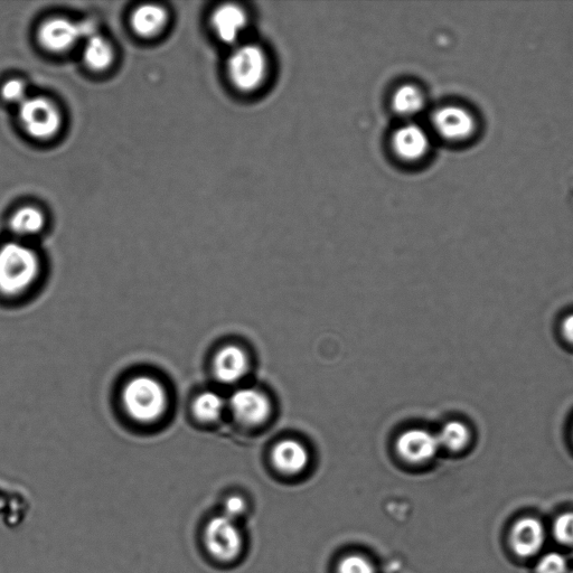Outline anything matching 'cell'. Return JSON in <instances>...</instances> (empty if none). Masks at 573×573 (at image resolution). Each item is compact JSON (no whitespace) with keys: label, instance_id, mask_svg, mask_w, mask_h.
<instances>
[{"label":"cell","instance_id":"obj_25","mask_svg":"<svg viewBox=\"0 0 573 573\" xmlns=\"http://www.w3.org/2000/svg\"><path fill=\"white\" fill-rule=\"evenodd\" d=\"M244 511H246V503L239 496H232L225 503V516L231 520L237 521Z\"/></svg>","mask_w":573,"mask_h":573},{"label":"cell","instance_id":"obj_7","mask_svg":"<svg viewBox=\"0 0 573 573\" xmlns=\"http://www.w3.org/2000/svg\"><path fill=\"white\" fill-rule=\"evenodd\" d=\"M432 124L440 137L448 142H465L476 131L475 117L463 107L447 106L440 108L432 117Z\"/></svg>","mask_w":573,"mask_h":573},{"label":"cell","instance_id":"obj_21","mask_svg":"<svg viewBox=\"0 0 573 573\" xmlns=\"http://www.w3.org/2000/svg\"><path fill=\"white\" fill-rule=\"evenodd\" d=\"M538 573H569L568 562L561 553L550 552L544 554L537 565Z\"/></svg>","mask_w":573,"mask_h":573},{"label":"cell","instance_id":"obj_18","mask_svg":"<svg viewBox=\"0 0 573 573\" xmlns=\"http://www.w3.org/2000/svg\"><path fill=\"white\" fill-rule=\"evenodd\" d=\"M225 401L218 392L205 391L199 394L193 402V413L197 420L214 422L223 415Z\"/></svg>","mask_w":573,"mask_h":573},{"label":"cell","instance_id":"obj_22","mask_svg":"<svg viewBox=\"0 0 573 573\" xmlns=\"http://www.w3.org/2000/svg\"><path fill=\"white\" fill-rule=\"evenodd\" d=\"M338 573H375V569L369 559L360 554H351L341 560Z\"/></svg>","mask_w":573,"mask_h":573},{"label":"cell","instance_id":"obj_20","mask_svg":"<svg viewBox=\"0 0 573 573\" xmlns=\"http://www.w3.org/2000/svg\"><path fill=\"white\" fill-rule=\"evenodd\" d=\"M439 446L445 447L452 452L465 448L471 440V431L463 422H448L437 435Z\"/></svg>","mask_w":573,"mask_h":573},{"label":"cell","instance_id":"obj_9","mask_svg":"<svg viewBox=\"0 0 573 573\" xmlns=\"http://www.w3.org/2000/svg\"><path fill=\"white\" fill-rule=\"evenodd\" d=\"M437 435L425 429H411L399 437L397 449L399 455L411 464L428 462L439 450Z\"/></svg>","mask_w":573,"mask_h":573},{"label":"cell","instance_id":"obj_4","mask_svg":"<svg viewBox=\"0 0 573 573\" xmlns=\"http://www.w3.org/2000/svg\"><path fill=\"white\" fill-rule=\"evenodd\" d=\"M20 120L26 133L35 139H50L61 127L60 111L41 97L27 98L20 105Z\"/></svg>","mask_w":573,"mask_h":573},{"label":"cell","instance_id":"obj_19","mask_svg":"<svg viewBox=\"0 0 573 573\" xmlns=\"http://www.w3.org/2000/svg\"><path fill=\"white\" fill-rule=\"evenodd\" d=\"M45 219L43 213L32 206L18 210L9 222L12 231L21 237H31L42 231Z\"/></svg>","mask_w":573,"mask_h":573},{"label":"cell","instance_id":"obj_5","mask_svg":"<svg viewBox=\"0 0 573 573\" xmlns=\"http://www.w3.org/2000/svg\"><path fill=\"white\" fill-rule=\"evenodd\" d=\"M96 35L95 25L89 22L74 23L67 18H52L46 21L39 32L43 48L52 52H64L72 48L82 37Z\"/></svg>","mask_w":573,"mask_h":573},{"label":"cell","instance_id":"obj_11","mask_svg":"<svg viewBox=\"0 0 573 573\" xmlns=\"http://www.w3.org/2000/svg\"><path fill=\"white\" fill-rule=\"evenodd\" d=\"M429 138L426 131L415 124L400 127L392 137L394 152L408 162L424 158L429 150Z\"/></svg>","mask_w":573,"mask_h":573},{"label":"cell","instance_id":"obj_6","mask_svg":"<svg viewBox=\"0 0 573 573\" xmlns=\"http://www.w3.org/2000/svg\"><path fill=\"white\" fill-rule=\"evenodd\" d=\"M205 540L213 556L222 561L236 559L242 549V537L236 521L225 515L209 523Z\"/></svg>","mask_w":573,"mask_h":573},{"label":"cell","instance_id":"obj_23","mask_svg":"<svg viewBox=\"0 0 573 573\" xmlns=\"http://www.w3.org/2000/svg\"><path fill=\"white\" fill-rule=\"evenodd\" d=\"M554 537L566 546L573 544V512L559 516L553 526Z\"/></svg>","mask_w":573,"mask_h":573},{"label":"cell","instance_id":"obj_1","mask_svg":"<svg viewBox=\"0 0 573 573\" xmlns=\"http://www.w3.org/2000/svg\"><path fill=\"white\" fill-rule=\"evenodd\" d=\"M41 271L39 255L25 244L8 242L0 247V294L18 297L27 293Z\"/></svg>","mask_w":573,"mask_h":573},{"label":"cell","instance_id":"obj_12","mask_svg":"<svg viewBox=\"0 0 573 573\" xmlns=\"http://www.w3.org/2000/svg\"><path fill=\"white\" fill-rule=\"evenodd\" d=\"M546 542V530L539 520L522 519L514 525L511 533V546L522 558L537 554Z\"/></svg>","mask_w":573,"mask_h":573},{"label":"cell","instance_id":"obj_16","mask_svg":"<svg viewBox=\"0 0 573 573\" xmlns=\"http://www.w3.org/2000/svg\"><path fill=\"white\" fill-rule=\"evenodd\" d=\"M84 61L92 70H107L114 61V50L105 37L93 35L88 39L84 49Z\"/></svg>","mask_w":573,"mask_h":573},{"label":"cell","instance_id":"obj_2","mask_svg":"<svg viewBox=\"0 0 573 573\" xmlns=\"http://www.w3.org/2000/svg\"><path fill=\"white\" fill-rule=\"evenodd\" d=\"M121 398L127 415L143 425L155 424L161 420L169 405L164 384L146 374L130 379L122 389Z\"/></svg>","mask_w":573,"mask_h":573},{"label":"cell","instance_id":"obj_8","mask_svg":"<svg viewBox=\"0 0 573 573\" xmlns=\"http://www.w3.org/2000/svg\"><path fill=\"white\" fill-rule=\"evenodd\" d=\"M230 409L241 424L257 426L270 416L269 399L262 392L244 388L234 392L229 402Z\"/></svg>","mask_w":573,"mask_h":573},{"label":"cell","instance_id":"obj_14","mask_svg":"<svg viewBox=\"0 0 573 573\" xmlns=\"http://www.w3.org/2000/svg\"><path fill=\"white\" fill-rule=\"evenodd\" d=\"M272 462L279 472L297 475L305 471L309 463V454L304 445L297 440H284L272 452Z\"/></svg>","mask_w":573,"mask_h":573},{"label":"cell","instance_id":"obj_24","mask_svg":"<svg viewBox=\"0 0 573 573\" xmlns=\"http://www.w3.org/2000/svg\"><path fill=\"white\" fill-rule=\"evenodd\" d=\"M2 96L8 102L23 103L26 97V86L21 80L8 81L2 89Z\"/></svg>","mask_w":573,"mask_h":573},{"label":"cell","instance_id":"obj_13","mask_svg":"<svg viewBox=\"0 0 573 573\" xmlns=\"http://www.w3.org/2000/svg\"><path fill=\"white\" fill-rule=\"evenodd\" d=\"M247 24V13L238 5L224 4L216 8L212 15L214 31L224 43L237 42Z\"/></svg>","mask_w":573,"mask_h":573},{"label":"cell","instance_id":"obj_17","mask_svg":"<svg viewBox=\"0 0 573 573\" xmlns=\"http://www.w3.org/2000/svg\"><path fill=\"white\" fill-rule=\"evenodd\" d=\"M425 98L422 92L411 84H405L393 93L392 108L401 116H413L424 108Z\"/></svg>","mask_w":573,"mask_h":573},{"label":"cell","instance_id":"obj_27","mask_svg":"<svg viewBox=\"0 0 573 573\" xmlns=\"http://www.w3.org/2000/svg\"><path fill=\"white\" fill-rule=\"evenodd\" d=\"M569 573H573V571L569 572Z\"/></svg>","mask_w":573,"mask_h":573},{"label":"cell","instance_id":"obj_15","mask_svg":"<svg viewBox=\"0 0 573 573\" xmlns=\"http://www.w3.org/2000/svg\"><path fill=\"white\" fill-rule=\"evenodd\" d=\"M167 23L165 9L157 5H143L131 16L134 31L144 37H152L163 30Z\"/></svg>","mask_w":573,"mask_h":573},{"label":"cell","instance_id":"obj_3","mask_svg":"<svg viewBox=\"0 0 573 573\" xmlns=\"http://www.w3.org/2000/svg\"><path fill=\"white\" fill-rule=\"evenodd\" d=\"M228 72L234 87L243 92L255 91L267 77V55L258 45H241L230 56Z\"/></svg>","mask_w":573,"mask_h":573},{"label":"cell","instance_id":"obj_26","mask_svg":"<svg viewBox=\"0 0 573 573\" xmlns=\"http://www.w3.org/2000/svg\"><path fill=\"white\" fill-rule=\"evenodd\" d=\"M563 335L573 344V314L566 317L562 324Z\"/></svg>","mask_w":573,"mask_h":573},{"label":"cell","instance_id":"obj_10","mask_svg":"<svg viewBox=\"0 0 573 573\" xmlns=\"http://www.w3.org/2000/svg\"><path fill=\"white\" fill-rule=\"evenodd\" d=\"M249 371V359L246 352L237 345H228L216 353L213 361L215 378L223 384L241 381Z\"/></svg>","mask_w":573,"mask_h":573}]
</instances>
